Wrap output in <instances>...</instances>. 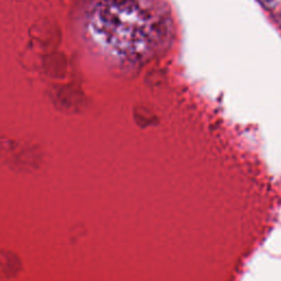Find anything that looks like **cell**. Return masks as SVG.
<instances>
[{"instance_id": "1", "label": "cell", "mask_w": 281, "mask_h": 281, "mask_svg": "<svg viewBox=\"0 0 281 281\" xmlns=\"http://www.w3.org/2000/svg\"><path fill=\"white\" fill-rule=\"evenodd\" d=\"M141 4L135 0H103L91 16L94 34L115 52H133L141 42Z\"/></svg>"}]
</instances>
